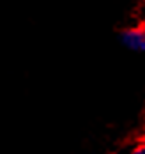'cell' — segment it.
Instances as JSON below:
<instances>
[{
	"label": "cell",
	"mask_w": 145,
	"mask_h": 154,
	"mask_svg": "<svg viewBox=\"0 0 145 154\" xmlns=\"http://www.w3.org/2000/svg\"><path fill=\"white\" fill-rule=\"evenodd\" d=\"M122 43L134 51H145V27H136L122 32Z\"/></svg>",
	"instance_id": "obj_1"
},
{
	"label": "cell",
	"mask_w": 145,
	"mask_h": 154,
	"mask_svg": "<svg viewBox=\"0 0 145 154\" xmlns=\"http://www.w3.org/2000/svg\"><path fill=\"white\" fill-rule=\"evenodd\" d=\"M133 154H145V143H143V145H140V147H138Z\"/></svg>",
	"instance_id": "obj_2"
}]
</instances>
